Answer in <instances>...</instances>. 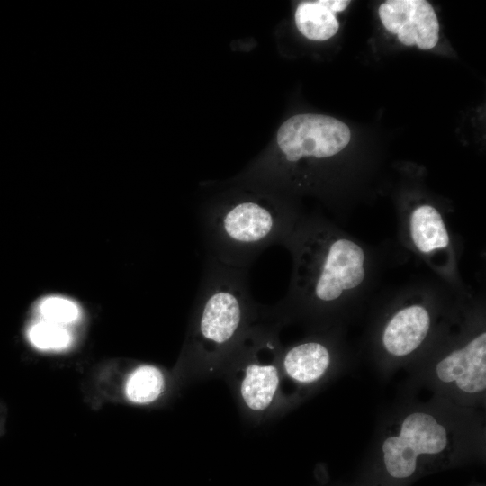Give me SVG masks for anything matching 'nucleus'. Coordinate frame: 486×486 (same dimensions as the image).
Listing matches in <instances>:
<instances>
[{"instance_id": "nucleus-1", "label": "nucleus", "mask_w": 486, "mask_h": 486, "mask_svg": "<svg viewBox=\"0 0 486 486\" xmlns=\"http://www.w3.org/2000/svg\"><path fill=\"white\" fill-rule=\"evenodd\" d=\"M284 245L292 254V272L275 311H330L365 294L374 278L371 251L327 220L301 218Z\"/></svg>"}, {"instance_id": "nucleus-2", "label": "nucleus", "mask_w": 486, "mask_h": 486, "mask_svg": "<svg viewBox=\"0 0 486 486\" xmlns=\"http://www.w3.org/2000/svg\"><path fill=\"white\" fill-rule=\"evenodd\" d=\"M260 314L249 291L248 268L208 255L186 342L191 368H221Z\"/></svg>"}, {"instance_id": "nucleus-3", "label": "nucleus", "mask_w": 486, "mask_h": 486, "mask_svg": "<svg viewBox=\"0 0 486 486\" xmlns=\"http://www.w3.org/2000/svg\"><path fill=\"white\" fill-rule=\"evenodd\" d=\"M300 220L294 211L266 197H240L212 206L201 220L209 256L248 268L268 247L284 244Z\"/></svg>"}, {"instance_id": "nucleus-4", "label": "nucleus", "mask_w": 486, "mask_h": 486, "mask_svg": "<svg viewBox=\"0 0 486 486\" xmlns=\"http://www.w3.org/2000/svg\"><path fill=\"white\" fill-rule=\"evenodd\" d=\"M281 354L275 327L256 321L222 365L230 372L238 399L251 417H265L274 404Z\"/></svg>"}, {"instance_id": "nucleus-5", "label": "nucleus", "mask_w": 486, "mask_h": 486, "mask_svg": "<svg viewBox=\"0 0 486 486\" xmlns=\"http://www.w3.org/2000/svg\"><path fill=\"white\" fill-rule=\"evenodd\" d=\"M448 445V432L441 422L429 413L412 412L402 420L399 434L382 443L385 470L394 479H408L417 471L421 456L439 454Z\"/></svg>"}, {"instance_id": "nucleus-6", "label": "nucleus", "mask_w": 486, "mask_h": 486, "mask_svg": "<svg viewBox=\"0 0 486 486\" xmlns=\"http://www.w3.org/2000/svg\"><path fill=\"white\" fill-rule=\"evenodd\" d=\"M351 132L343 122L322 114L303 113L287 119L277 131V145L285 160L325 159L342 151Z\"/></svg>"}, {"instance_id": "nucleus-7", "label": "nucleus", "mask_w": 486, "mask_h": 486, "mask_svg": "<svg viewBox=\"0 0 486 486\" xmlns=\"http://www.w3.org/2000/svg\"><path fill=\"white\" fill-rule=\"evenodd\" d=\"M401 221L405 242L449 282L454 278L455 248L442 212L428 203L415 206Z\"/></svg>"}, {"instance_id": "nucleus-8", "label": "nucleus", "mask_w": 486, "mask_h": 486, "mask_svg": "<svg viewBox=\"0 0 486 486\" xmlns=\"http://www.w3.org/2000/svg\"><path fill=\"white\" fill-rule=\"evenodd\" d=\"M382 25L406 46L434 48L439 39V23L432 5L424 0H389L379 7Z\"/></svg>"}, {"instance_id": "nucleus-9", "label": "nucleus", "mask_w": 486, "mask_h": 486, "mask_svg": "<svg viewBox=\"0 0 486 486\" xmlns=\"http://www.w3.org/2000/svg\"><path fill=\"white\" fill-rule=\"evenodd\" d=\"M425 292H414L388 319L382 332V345L386 352L403 357L416 351L426 340L432 326V311Z\"/></svg>"}, {"instance_id": "nucleus-10", "label": "nucleus", "mask_w": 486, "mask_h": 486, "mask_svg": "<svg viewBox=\"0 0 486 486\" xmlns=\"http://www.w3.org/2000/svg\"><path fill=\"white\" fill-rule=\"evenodd\" d=\"M436 376L446 383H454L469 394L486 388V332L482 331L443 357L436 366Z\"/></svg>"}, {"instance_id": "nucleus-11", "label": "nucleus", "mask_w": 486, "mask_h": 486, "mask_svg": "<svg viewBox=\"0 0 486 486\" xmlns=\"http://www.w3.org/2000/svg\"><path fill=\"white\" fill-rule=\"evenodd\" d=\"M331 363V352L327 344L318 339H308L282 352L280 366L284 374L299 383H311L320 380Z\"/></svg>"}, {"instance_id": "nucleus-12", "label": "nucleus", "mask_w": 486, "mask_h": 486, "mask_svg": "<svg viewBox=\"0 0 486 486\" xmlns=\"http://www.w3.org/2000/svg\"><path fill=\"white\" fill-rule=\"evenodd\" d=\"M350 1L317 0L298 4L294 20L299 32L311 40H327L338 31L336 13L344 11Z\"/></svg>"}, {"instance_id": "nucleus-13", "label": "nucleus", "mask_w": 486, "mask_h": 486, "mask_svg": "<svg viewBox=\"0 0 486 486\" xmlns=\"http://www.w3.org/2000/svg\"><path fill=\"white\" fill-rule=\"evenodd\" d=\"M166 378L164 373L152 364H140L128 376L125 383L127 399L135 404H149L164 392Z\"/></svg>"}, {"instance_id": "nucleus-14", "label": "nucleus", "mask_w": 486, "mask_h": 486, "mask_svg": "<svg viewBox=\"0 0 486 486\" xmlns=\"http://www.w3.org/2000/svg\"><path fill=\"white\" fill-rule=\"evenodd\" d=\"M27 335L32 345L41 350H62L72 342V335L66 326L45 320L32 324Z\"/></svg>"}, {"instance_id": "nucleus-15", "label": "nucleus", "mask_w": 486, "mask_h": 486, "mask_svg": "<svg viewBox=\"0 0 486 486\" xmlns=\"http://www.w3.org/2000/svg\"><path fill=\"white\" fill-rule=\"evenodd\" d=\"M42 320L67 326L76 322L80 316L78 305L72 300L52 295L42 299L38 305Z\"/></svg>"}]
</instances>
